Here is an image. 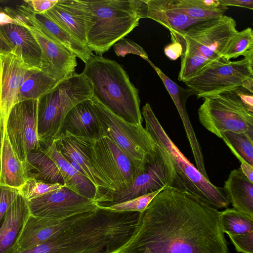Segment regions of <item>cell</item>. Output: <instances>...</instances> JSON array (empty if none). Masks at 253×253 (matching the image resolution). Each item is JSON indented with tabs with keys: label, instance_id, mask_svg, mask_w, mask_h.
I'll use <instances>...</instances> for the list:
<instances>
[{
	"label": "cell",
	"instance_id": "obj_44",
	"mask_svg": "<svg viewBox=\"0 0 253 253\" xmlns=\"http://www.w3.org/2000/svg\"><path fill=\"white\" fill-rule=\"evenodd\" d=\"M13 49L14 47L5 38L0 29V55L8 54Z\"/></svg>",
	"mask_w": 253,
	"mask_h": 253
},
{
	"label": "cell",
	"instance_id": "obj_39",
	"mask_svg": "<svg viewBox=\"0 0 253 253\" xmlns=\"http://www.w3.org/2000/svg\"><path fill=\"white\" fill-rule=\"evenodd\" d=\"M8 24L26 25L16 9L8 7H0V26Z\"/></svg>",
	"mask_w": 253,
	"mask_h": 253
},
{
	"label": "cell",
	"instance_id": "obj_31",
	"mask_svg": "<svg viewBox=\"0 0 253 253\" xmlns=\"http://www.w3.org/2000/svg\"><path fill=\"white\" fill-rule=\"evenodd\" d=\"M219 222L222 232L228 236L253 232V217L234 208L220 211Z\"/></svg>",
	"mask_w": 253,
	"mask_h": 253
},
{
	"label": "cell",
	"instance_id": "obj_27",
	"mask_svg": "<svg viewBox=\"0 0 253 253\" xmlns=\"http://www.w3.org/2000/svg\"><path fill=\"white\" fill-rule=\"evenodd\" d=\"M223 188L234 209L253 217V183L240 169L231 171Z\"/></svg>",
	"mask_w": 253,
	"mask_h": 253
},
{
	"label": "cell",
	"instance_id": "obj_45",
	"mask_svg": "<svg viewBox=\"0 0 253 253\" xmlns=\"http://www.w3.org/2000/svg\"><path fill=\"white\" fill-rule=\"evenodd\" d=\"M240 169L243 174L253 183V166L246 162H241Z\"/></svg>",
	"mask_w": 253,
	"mask_h": 253
},
{
	"label": "cell",
	"instance_id": "obj_15",
	"mask_svg": "<svg viewBox=\"0 0 253 253\" xmlns=\"http://www.w3.org/2000/svg\"><path fill=\"white\" fill-rule=\"evenodd\" d=\"M30 69L24 62L20 50L0 55V140L11 109L17 103L19 89Z\"/></svg>",
	"mask_w": 253,
	"mask_h": 253
},
{
	"label": "cell",
	"instance_id": "obj_21",
	"mask_svg": "<svg viewBox=\"0 0 253 253\" xmlns=\"http://www.w3.org/2000/svg\"><path fill=\"white\" fill-rule=\"evenodd\" d=\"M65 132L90 139H95L102 135L91 98L78 103L67 114L59 135Z\"/></svg>",
	"mask_w": 253,
	"mask_h": 253
},
{
	"label": "cell",
	"instance_id": "obj_23",
	"mask_svg": "<svg viewBox=\"0 0 253 253\" xmlns=\"http://www.w3.org/2000/svg\"><path fill=\"white\" fill-rule=\"evenodd\" d=\"M23 164L27 179L58 183L65 186L67 184V171L41 148L31 151Z\"/></svg>",
	"mask_w": 253,
	"mask_h": 253
},
{
	"label": "cell",
	"instance_id": "obj_33",
	"mask_svg": "<svg viewBox=\"0 0 253 253\" xmlns=\"http://www.w3.org/2000/svg\"><path fill=\"white\" fill-rule=\"evenodd\" d=\"M181 57L180 69L178 79L183 83L213 61L202 55L186 52H183Z\"/></svg>",
	"mask_w": 253,
	"mask_h": 253
},
{
	"label": "cell",
	"instance_id": "obj_22",
	"mask_svg": "<svg viewBox=\"0 0 253 253\" xmlns=\"http://www.w3.org/2000/svg\"><path fill=\"white\" fill-rule=\"evenodd\" d=\"M0 29L14 48L20 50L23 60L29 68L41 70V48L26 24H8L0 26Z\"/></svg>",
	"mask_w": 253,
	"mask_h": 253
},
{
	"label": "cell",
	"instance_id": "obj_25",
	"mask_svg": "<svg viewBox=\"0 0 253 253\" xmlns=\"http://www.w3.org/2000/svg\"><path fill=\"white\" fill-rule=\"evenodd\" d=\"M146 61L152 66L161 78L167 90L173 100L183 124L184 129L194 157L201 156L202 148L191 125L186 108V102L193 92L188 88L181 87L167 76L149 59Z\"/></svg>",
	"mask_w": 253,
	"mask_h": 253
},
{
	"label": "cell",
	"instance_id": "obj_7",
	"mask_svg": "<svg viewBox=\"0 0 253 253\" xmlns=\"http://www.w3.org/2000/svg\"><path fill=\"white\" fill-rule=\"evenodd\" d=\"M198 114L201 124L219 138L225 131L253 136V113L232 90L204 98Z\"/></svg>",
	"mask_w": 253,
	"mask_h": 253
},
{
	"label": "cell",
	"instance_id": "obj_34",
	"mask_svg": "<svg viewBox=\"0 0 253 253\" xmlns=\"http://www.w3.org/2000/svg\"><path fill=\"white\" fill-rule=\"evenodd\" d=\"M64 186L58 183H49L29 178L27 179L19 190V193L28 201Z\"/></svg>",
	"mask_w": 253,
	"mask_h": 253
},
{
	"label": "cell",
	"instance_id": "obj_24",
	"mask_svg": "<svg viewBox=\"0 0 253 253\" xmlns=\"http://www.w3.org/2000/svg\"><path fill=\"white\" fill-rule=\"evenodd\" d=\"M145 2L146 18L157 22L170 32L181 33L197 23L210 20L195 19L180 13L170 6L169 0H146Z\"/></svg>",
	"mask_w": 253,
	"mask_h": 253
},
{
	"label": "cell",
	"instance_id": "obj_40",
	"mask_svg": "<svg viewBox=\"0 0 253 253\" xmlns=\"http://www.w3.org/2000/svg\"><path fill=\"white\" fill-rule=\"evenodd\" d=\"M58 0H25L26 5L34 13L42 14L51 8Z\"/></svg>",
	"mask_w": 253,
	"mask_h": 253
},
{
	"label": "cell",
	"instance_id": "obj_38",
	"mask_svg": "<svg viewBox=\"0 0 253 253\" xmlns=\"http://www.w3.org/2000/svg\"><path fill=\"white\" fill-rule=\"evenodd\" d=\"M228 236L238 253H253V232Z\"/></svg>",
	"mask_w": 253,
	"mask_h": 253
},
{
	"label": "cell",
	"instance_id": "obj_4",
	"mask_svg": "<svg viewBox=\"0 0 253 253\" xmlns=\"http://www.w3.org/2000/svg\"><path fill=\"white\" fill-rule=\"evenodd\" d=\"M90 17L86 46L101 55L146 18V4L141 0H87Z\"/></svg>",
	"mask_w": 253,
	"mask_h": 253
},
{
	"label": "cell",
	"instance_id": "obj_28",
	"mask_svg": "<svg viewBox=\"0 0 253 253\" xmlns=\"http://www.w3.org/2000/svg\"><path fill=\"white\" fill-rule=\"evenodd\" d=\"M175 10L195 19L207 20L224 15L228 8L219 0H169Z\"/></svg>",
	"mask_w": 253,
	"mask_h": 253
},
{
	"label": "cell",
	"instance_id": "obj_2",
	"mask_svg": "<svg viewBox=\"0 0 253 253\" xmlns=\"http://www.w3.org/2000/svg\"><path fill=\"white\" fill-rule=\"evenodd\" d=\"M141 114L145 128L169 165V188L187 192L217 209L227 208L231 203L224 188L215 186L187 159L167 134L149 103L143 107Z\"/></svg>",
	"mask_w": 253,
	"mask_h": 253
},
{
	"label": "cell",
	"instance_id": "obj_16",
	"mask_svg": "<svg viewBox=\"0 0 253 253\" xmlns=\"http://www.w3.org/2000/svg\"><path fill=\"white\" fill-rule=\"evenodd\" d=\"M27 27L34 35L42 50L41 70L59 82L75 73L76 56L68 49L49 39L38 28Z\"/></svg>",
	"mask_w": 253,
	"mask_h": 253
},
{
	"label": "cell",
	"instance_id": "obj_42",
	"mask_svg": "<svg viewBox=\"0 0 253 253\" xmlns=\"http://www.w3.org/2000/svg\"><path fill=\"white\" fill-rule=\"evenodd\" d=\"M171 43L167 45L164 48L165 55L170 60H175L183 53V48L177 41L171 39Z\"/></svg>",
	"mask_w": 253,
	"mask_h": 253
},
{
	"label": "cell",
	"instance_id": "obj_35",
	"mask_svg": "<svg viewBox=\"0 0 253 253\" xmlns=\"http://www.w3.org/2000/svg\"><path fill=\"white\" fill-rule=\"evenodd\" d=\"M162 190L139 196L126 201L114 204L107 207L99 208L120 212H142L145 210L156 195Z\"/></svg>",
	"mask_w": 253,
	"mask_h": 253
},
{
	"label": "cell",
	"instance_id": "obj_12",
	"mask_svg": "<svg viewBox=\"0 0 253 253\" xmlns=\"http://www.w3.org/2000/svg\"><path fill=\"white\" fill-rule=\"evenodd\" d=\"M156 149L155 155L147 163L145 170L126 189L110 193L104 202L96 204L97 207H107L169 188L171 169L164 155L157 147Z\"/></svg>",
	"mask_w": 253,
	"mask_h": 253
},
{
	"label": "cell",
	"instance_id": "obj_37",
	"mask_svg": "<svg viewBox=\"0 0 253 253\" xmlns=\"http://www.w3.org/2000/svg\"><path fill=\"white\" fill-rule=\"evenodd\" d=\"M19 192L18 188L0 184V220L5 214Z\"/></svg>",
	"mask_w": 253,
	"mask_h": 253
},
{
	"label": "cell",
	"instance_id": "obj_5",
	"mask_svg": "<svg viewBox=\"0 0 253 253\" xmlns=\"http://www.w3.org/2000/svg\"><path fill=\"white\" fill-rule=\"evenodd\" d=\"M93 96L91 84L83 73H75L58 82L38 100L37 128L40 144L53 141L63 120L78 103Z\"/></svg>",
	"mask_w": 253,
	"mask_h": 253
},
{
	"label": "cell",
	"instance_id": "obj_29",
	"mask_svg": "<svg viewBox=\"0 0 253 253\" xmlns=\"http://www.w3.org/2000/svg\"><path fill=\"white\" fill-rule=\"evenodd\" d=\"M58 82L42 70L30 69L19 89L17 103L28 99L38 100Z\"/></svg>",
	"mask_w": 253,
	"mask_h": 253
},
{
	"label": "cell",
	"instance_id": "obj_8",
	"mask_svg": "<svg viewBox=\"0 0 253 253\" xmlns=\"http://www.w3.org/2000/svg\"><path fill=\"white\" fill-rule=\"evenodd\" d=\"M253 53L236 61H213L185 82L198 98L232 90L253 76Z\"/></svg>",
	"mask_w": 253,
	"mask_h": 253
},
{
	"label": "cell",
	"instance_id": "obj_32",
	"mask_svg": "<svg viewBox=\"0 0 253 253\" xmlns=\"http://www.w3.org/2000/svg\"><path fill=\"white\" fill-rule=\"evenodd\" d=\"M253 53V31L251 27L238 32L229 41L222 57L227 61Z\"/></svg>",
	"mask_w": 253,
	"mask_h": 253
},
{
	"label": "cell",
	"instance_id": "obj_43",
	"mask_svg": "<svg viewBox=\"0 0 253 253\" xmlns=\"http://www.w3.org/2000/svg\"><path fill=\"white\" fill-rule=\"evenodd\" d=\"M219 1L221 5L226 7L235 6L250 9H253V0H219Z\"/></svg>",
	"mask_w": 253,
	"mask_h": 253
},
{
	"label": "cell",
	"instance_id": "obj_3",
	"mask_svg": "<svg viewBox=\"0 0 253 253\" xmlns=\"http://www.w3.org/2000/svg\"><path fill=\"white\" fill-rule=\"evenodd\" d=\"M83 73L91 84L93 97L126 122L142 125L138 91L119 63L94 55Z\"/></svg>",
	"mask_w": 253,
	"mask_h": 253
},
{
	"label": "cell",
	"instance_id": "obj_18",
	"mask_svg": "<svg viewBox=\"0 0 253 253\" xmlns=\"http://www.w3.org/2000/svg\"><path fill=\"white\" fill-rule=\"evenodd\" d=\"M16 10L26 24L38 28L47 37L68 49L84 63L94 55L87 46L82 44L44 13H34L26 4L18 5Z\"/></svg>",
	"mask_w": 253,
	"mask_h": 253
},
{
	"label": "cell",
	"instance_id": "obj_13",
	"mask_svg": "<svg viewBox=\"0 0 253 253\" xmlns=\"http://www.w3.org/2000/svg\"><path fill=\"white\" fill-rule=\"evenodd\" d=\"M54 141L61 154L68 161L77 164L82 173L94 185L98 195L96 204L103 202L113 192V189L91 155L90 138L75 136L65 132L60 134Z\"/></svg>",
	"mask_w": 253,
	"mask_h": 253
},
{
	"label": "cell",
	"instance_id": "obj_14",
	"mask_svg": "<svg viewBox=\"0 0 253 253\" xmlns=\"http://www.w3.org/2000/svg\"><path fill=\"white\" fill-rule=\"evenodd\" d=\"M28 205L30 214L53 219L65 218L97 208L95 202L66 186L29 200Z\"/></svg>",
	"mask_w": 253,
	"mask_h": 253
},
{
	"label": "cell",
	"instance_id": "obj_11",
	"mask_svg": "<svg viewBox=\"0 0 253 253\" xmlns=\"http://www.w3.org/2000/svg\"><path fill=\"white\" fill-rule=\"evenodd\" d=\"M38 100L16 103L9 114L5 130L15 153L24 163L29 153L40 148L37 128Z\"/></svg>",
	"mask_w": 253,
	"mask_h": 253
},
{
	"label": "cell",
	"instance_id": "obj_19",
	"mask_svg": "<svg viewBox=\"0 0 253 253\" xmlns=\"http://www.w3.org/2000/svg\"><path fill=\"white\" fill-rule=\"evenodd\" d=\"M44 14L86 46V28L90 14L87 0H58Z\"/></svg>",
	"mask_w": 253,
	"mask_h": 253
},
{
	"label": "cell",
	"instance_id": "obj_47",
	"mask_svg": "<svg viewBox=\"0 0 253 253\" xmlns=\"http://www.w3.org/2000/svg\"></svg>",
	"mask_w": 253,
	"mask_h": 253
},
{
	"label": "cell",
	"instance_id": "obj_20",
	"mask_svg": "<svg viewBox=\"0 0 253 253\" xmlns=\"http://www.w3.org/2000/svg\"><path fill=\"white\" fill-rule=\"evenodd\" d=\"M30 214L27 200L19 192L0 220V253H14L25 222Z\"/></svg>",
	"mask_w": 253,
	"mask_h": 253
},
{
	"label": "cell",
	"instance_id": "obj_46",
	"mask_svg": "<svg viewBox=\"0 0 253 253\" xmlns=\"http://www.w3.org/2000/svg\"><path fill=\"white\" fill-rule=\"evenodd\" d=\"M242 87L249 90L252 93H253V77L247 79L244 81Z\"/></svg>",
	"mask_w": 253,
	"mask_h": 253
},
{
	"label": "cell",
	"instance_id": "obj_41",
	"mask_svg": "<svg viewBox=\"0 0 253 253\" xmlns=\"http://www.w3.org/2000/svg\"><path fill=\"white\" fill-rule=\"evenodd\" d=\"M232 91L240 98L243 104L251 112L253 113V95L242 86Z\"/></svg>",
	"mask_w": 253,
	"mask_h": 253
},
{
	"label": "cell",
	"instance_id": "obj_6",
	"mask_svg": "<svg viewBox=\"0 0 253 253\" xmlns=\"http://www.w3.org/2000/svg\"><path fill=\"white\" fill-rule=\"evenodd\" d=\"M91 99L101 126L102 135L113 141L142 172L157 151L155 143L150 135L142 125L126 122L94 97Z\"/></svg>",
	"mask_w": 253,
	"mask_h": 253
},
{
	"label": "cell",
	"instance_id": "obj_30",
	"mask_svg": "<svg viewBox=\"0 0 253 253\" xmlns=\"http://www.w3.org/2000/svg\"><path fill=\"white\" fill-rule=\"evenodd\" d=\"M219 138L241 163L253 166V136L245 132L225 131L220 133Z\"/></svg>",
	"mask_w": 253,
	"mask_h": 253
},
{
	"label": "cell",
	"instance_id": "obj_9",
	"mask_svg": "<svg viewBox=\"0 0 253 253\" xmlns=\"http://www.w3.org/2000/svg\"><path fill=\"white\" fill-rule=\"evenodd\" d=\"M236 26L233 18L223 15L197 23L181 33L170 32L171 39L181 44L183 52L218 60L222 58L228 42L238 32Z\"/></svg>",
	"mask_w": 253,
	"mask_h": 253
},
{
	"label": "cell",
	"instance_id": "obj_26",
	"mask_svg": "<svg viewBox=\"0 0 253 253\" xmlns=\"http://www.w3.org/2000/svg\"><path fill=\"white\" fill-rule=\"evenodd\" d=\"M0 144V184L19 189L27 178L23 163L13 151L5 129Z\"/></svg>",
	"mask_w": 253,
	"mask_h": 253
},
{
	"label": "cell",
	"instance_id": "obj_17",
	"mask_svg": "<svg viewBox=\"0 0 253 253\" xmlns=\"http://www.w3.org/2000/svg\"><path fill=\"white\" fill-rule=\"evenodd\" d=\"M96 210L62 219L42 218L30 214L18 241L15 252L28 249L54 238L78 220L93 213Z\"/></svg>",
	"mask_w": 253,
	"mask_h": 253
},
{
	"label": "cell",
	"instance_id": "obj_1",
	"mask_svg": "<svg viewBox=\"0 0 253 253\" xmlns=\"http://www.w3.org/2000/svg\"><path fill=\"white\" fill-rule=\"evenodd\" d=\"M218 209L187 193L165 188L140 213L119 253H230Z\"/></svg>",
	"mask_w": 253,
	"mask_h": 253
},
{
	"label": "cell",
	"instance_id": "obj_10",
	"mask_svg": "<svg viewBox=\"0 0 253 253\" xmlns=\"http://www.w3.org/2000/svg\"><path fill=\"white\" fill-rule=\"evenodd\" d=\"M90 149L113 192L126 189L141 173L115 143L105 135L90 139Z\"/></svg>",
	"mask_w": 253,
	"mask_h": 253
},
{
	"label": "cell",
	"instance_id": "obj_36",
	"mask_svg": "<svg viewBox=\"0 0 253 253\" xmlns=\"http://www.w3.org/2000/svg\"><path fill=\"white\" fill-rule=\"evenodd\" d=\"M114 51L118 56L125 57L132 53L147 60L148 56L144 49L139 45L128 39L122 38L113 45Z\"/></svg>",
	"mask_w": 253,
	"mask_h": 253
}]
</instances>
